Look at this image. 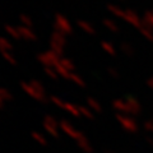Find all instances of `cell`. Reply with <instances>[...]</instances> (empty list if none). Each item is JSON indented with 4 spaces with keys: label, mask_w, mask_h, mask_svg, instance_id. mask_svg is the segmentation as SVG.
I'll list each match as a JSON object with an SVG mask.
<instances>
[{
    "label": "cell",
    "mask_w": 153,
    "mask_h": 153,
    "mask_svg": "<svg viewBox=\"0 0 153 153\" xmlns=\"http://www.w3.org/2000/svg\"><path fill=\"white\" fill-rule=\"evenodd\" d=\"M30 84H31L36 91H38V92L45 93V87H44V84H42L40 80H37V79H31V80H30Z\"/></svg>",
    "instance_id": "obj_19"
},
{
    "label": "cell",
    "mask_w": 153,
    "mask_h": 153,
    "mask_svg": "<svg viewBox=\"0 0 153 153\" xmlns=\"http://www.w3.org/2000/svg\"><path fill=\"white\" fill-rule=\"evenodd\" d=\"M50 50H51V51H54L57 56L64 57V47H63V46H59V45L50 44Z\"/></svg>",
    "instance_id": "obj_21"
},
{
    "label": "cell",
    "mask_w": 153,
    "mask_h": 153,
    "mask_svg": "<svg viewBox=\"0 0 153 153\" xmlns=\"http://www.w3.org/2000/svg\"><path fill=\"white\" fill-rule=\"evenodd\" d=\"M18 32L19 36L23 41H36L37 40V35L35 33V31H32L30 27H25V26H18Z\"/></svg>",
    "instance_id": "obj_6"
},
{
    "label": "cell",
    "mask_w": 153,
    "mask_h": 153,
    "mask_svg": "<svg viewBox=\"0 0 153 153\" xmlns=\"http://www.w3.org/2000/svg\"><path fill=\"white\" fill-rule=\"evenodd\" d=\"M21 88L23 89V92H25L27 96H30L31 98L36 100V101H38V102H42V103L46 102V94L38 92V91H36V89L30 84V82H22V83H21Z\"/></svg>",
    "instance_id": "obj_5"
},
{
    "label": "cell",
    "mask_w": 153,
    "mask_h": 153,
    "mask_svg": "<svg viewBox=\"0 0 153 153\" xmlns=\"http://www.w3.org/2000/svg\"><path fill=\"white\" fill-rule=\"evenodd\" d=\"M0 98H3L5 102H7V101H12V100H13V94L9 92L7 88L0 87Z\"/></svg>",
    "instance_id": "obj_17"
},
{
    "label": "cell",
    "mask_w": 153,
    "mask_h": 153,
    "mask_svg": "<svg viewBox=\"0 0 153 153\" xmlns=\"http://www.w3.org/2000/svg\"><path fill=\"white\" fill-rule=\"evenodd\" d=\"M1 55H3V59L5 61H8L10 65H17V59H16V56L12 54V51L4 52V54H1Z\"/></svg>",
    "instance_id": "obj_18"
},
{
    "label": "cell",
    "mask_w": 153,
    "mask_h": 153,
    "mask_svg": "<svg viewBox=\"0 0 153 153\" xmlns=\"http://www.w3.org/2000/svg\"><path fill=\"white\" fill-rule=\"evenodd\" d=\"M19 21H21V26H25V27H32L33 22L30 16H27V14H21L19 16Z\"/></svg>",
    "instance_id": "obj_16"
},
{
    "label": "cell",
    "mask_w": 153,
    "mask_h": 153,
    "mask_svg": "<svg viewBox=\"0 0 153 153\" xmlns=\"http://www.w3.org/2000/svg\"><path fill=\"white\" fill-rule=\"evenodd\" d=\"M50 101L55 105V106H57V107H60V108H64V105H65V102L61 100L60 97H57V96H51L50 97Z\"/></svg>",
    "instance_id": "obj_23"
},
{
    "label": "cell",
    "mask_w": 153,
    "mask_h": 153,
    "mask_svg": "<svg viewBox=\"0 0 153 153\" xmlns=\"http://www.w3.org/2000/svg\"><path fill=\"white\" fill-rule=\"evenodd\" d=\"M4 31H5L8 33V36L10 38H13V40H21V36H19V32H18V27L5 25L4 26Z\"/></svg>",
    "instance_id": "obj_9"
},
{
    "label": "cell",
    "mask_w": 153,
    "mask_h": 153,
    "mask_svg": "<svg viewBox=\"0 0 153 153\" xmlns=\"http://www.w3.org/2000/svg\"><path fill=\"white\" fill-rule=\"evenodd\" d=\"M42 125H44V129L50 134L52 138H59L60 137V133H59V129H60V121H57L54 116L51 115H46L42 120Z\"/></svg>",
    "instance_id": "obj_3"
},
{
    "label": "cell",
    "mask_w": 153,
    "mask_h": 153,
    "mask_svg": "<svg viewBox=\"0 0 153 153\" xmlns=\"http://www.w3.org/2000/svg\"><path fill=\"white\" fill-rule=\"evenodd\" d=\"M59 64H60V65H63L65 69H68V70H70V71H74V70H75V65H74V63H73V61H71L70 59H68V57H61Z\"/></svg>",
    "instance_id": "obj_15"
},
{
    "label": "cell",
    "mask_w": 153,
    "mask_h": 153,
    "mask_svg": "<svg viewBox=\"0 0 153 153\" xmlns=\"http://www.w3.org/2000/svg\"><path fill=\"white\" fill-rule=\"evenodd\" d=\"M12 49H13L12 42L5 37H0V52H1V54L9 52V51H12Z\"/></svg>",
    "instance_id": "obj_12"
},
{
    "label": "cell",
    "mask_w": 153,
    "mask_h": 153,
    "mask_svg": "<svg viewBox=\"0 0 153 153\" xmlns=\"http://www.w3.org/2000/svg\"><path fill=\"white\" fill-rule=\"evenodd\" d=\"M60 130L65 133L68 137L73 138L75 140H79L82 137H84V134L78 130V129H75L74 125H71V123H69L68 120H61L60 121Z\"/></svg>",
    "instance_id": "obj_4"
},
{
    "label": "cell",
    "mask_w": 153,
    "mask_h": 153,
    "mask_svg": "<svg viewBox=\"0 0 153 153\" xmlns=\"http://www.w3.org/2000/svg\"><path fill=\"white\" fill-rule=\"evenodd\" d=\"M76 25H78V27L80 28V30L84 31V32H87V33H93V32H94L93 27L91 26L88 22H85V21H82V19H79V21L76 22Z\"/></svg>",
    "instance_id": "obj_14"
},
{
    "label": "cell",
    "mask_w": 153,
    "mask_h": 153,
    "mask_svg": "<svg viewBox=\"0 0 153 153\" xmlns=\"http://www.w3.org/2000/svg\"><path fill=\"white\" fill-rule=\"evenodd\" d=\"M44 71H45V74L49 76V78L54 79V80H56L57 78H59V75H57L55 68H44Z\"/></svg>",
    "instance_id": "obj_22"
},
{
    "label": "cell",
    "mask_w": 153,
    "mask_h": 153,
    "mask_svg": "<svg viewBox=\"0 0 153 153\" xmlns=\"http://www.w3.org/2000/svg\"><path fill=\"white\" fill-rule=\"evenodd\" d=\"M76 144H78V147L83 152H85V153H91V152H92V147H91L89 142H88V139L85 137H82L79 140H76Z\"/></svg>",
    "instance_id": "obj_11"
},
{
    "label": "cell",
    "mask_w": 153,
    "mask_h": 153,
    "mask_svg": "<svg viewBox=\"0 0 153 153\" xmlns=\"http://www.w3.org/2000/svg\"><path fill=\"white\" fill-rule=\"evenodd\" d=\"M87 102H88V105H89V107L92 108V110H94V111H100V105H98V102L96 101V100H93V98H88L87 100Z\"/></svg>",
    "instance_id": "obj_25"
},
{
    "label": "cell",
    "mask_w": 153,
    "mask_h": 153,
    "mask_svg": "<svg viewBox=\"0 0 153 153\" xmlns=\"http://www.w3.org/2000/svg\"><path fill=\"white\" fill-rule=\"evenodd\" d=\"M4 106H5V101H4L3 98H0V110H3Z\"/></svg>",
    "instance_id": "obj_26"
},
{
    "label": "cell",
    "mask_w": 153,
    "mask_h": 153,
    "mask_svg": "<svg viewBox=\"0 0 153 153\" xmlns=\"http://www.w3.org/2000/svg\"><path fill=\"white\" fill-rule=\"evenodd\" d=\"M63 110L65 112L70 114L71 116H74V117H80L82 116V115H80V111H79V105H75L73 102H65Z\"/></svg>",
    "instance_id": "obj_8"
},
{
    "label": "cell",
    "mask_w": 153,
    "mask_h": 153,
    "mask_svg": "<svg viewBox=\"0 0 153 153\" xmlns=\"http://www.w3.org/2000/svg\"><path fill=\"white\" fill-rule=\"evenodd\" d=\"M79 111H80V115L84 117H87V119H92L93 117V115L92 112H91V110L87 108L85 106H82V105H79Z\"/></svg>",
    "instance_id": "obj_24"
},
{
    "label": "cell",
    "mask_w": 153,
    "mask_h": 153,
    "mask_svg": "<svg viewBox=\"0 0 153 153\" xmlns=\"http://www.w3.org/2000/svg\"><path fill=\"white\" fill-rule=\"evenodd\" d=\"M31 137H32V139L35 140V142H37L38 144H41V146H47V139L45 138V135L42 133H40V131H32L31 133Z\"/></svg>",
    "instance_id": "obj_13"
},
{
    "label": "cell",
    "mask_w": 153,
    "mask_h": 153,
    "mask_svg": "<svg viewBox=\"0 0 153 153\" xmlns=\"http://www.w3.org/2000/svg\"><path fill=\"white\" fill-rule=\"evenodd\" d=\"M55 70H56V73L59 76H61L63 79H70V75L73 74V71H70L68 69H65L63 65H60V64H57L55 66Z\"/></svg>",
    "instance_id": "obj_10"
},
{
    "label": "cell",
    "mask_w": 153,
    "mask_h": 153,
    "mask_svg": "<svg viewBox=\"0 0 153 153\" xmlns=\"http://www.w3.org/2000/svg\"><path fill=\"white\" fill-rule=\"evenodd\" d=\"M60 56H57L54 51L47 50L42 54L37 55V60L44 65V68H55V66L60 63Z\"/></svg>",
    "instance_id": "obj_2"
},
{
    "label": "cell",
    "mask_w": 153,
    "mask_h": 153,
    "mask_svg": "<svg viewBox=\"0 0 153 153\" xmlns=\"http://www.w3.org/2000/svg\"><path fill=\"white\" fill-rule=\"evenodd\" d=\"M50 44H54V45H59V46H65L66 45V36L64 33H60V32H56L54 31V33L51 35L50 38Z\"/></svg>",
    "instance_id": "obj_7"
},
{
    "label": "cell",
    "mask_w": 153,
    "mask_h": 153,
    "mask_svg": "<svg viewBox=\"0 0 153 153\" xmlns=\"http://www.w3.org/2000/svg\"><path fill=\"white\" fill-rule=\"evenodd\" d=\"M54 31L64 33L65 36L71 35L73 33V26L68 18H66L64 14L57 13L55 16V25H54Z\"/></svg>",
    "instance_id": "obj_1"
},
{
    "label": "cell",
    "mask_w": 153,
    "mask_h": 153,
    "mask_svg": "<svg viewBox=\"0 0 153 153\" xmlns=\"http://www.w3.org/2000/svg\"><path fill=\"white\" fill-rule=\"evenodd\" d=\"M69 80H71L74 84H76V85H79V87H84L85 85V83H84V80L82 79V76H79L78 74H75V73H73L70 75V79Z\"/></svg>",
    "instance_id": "obj_20"
}]
</instances>
